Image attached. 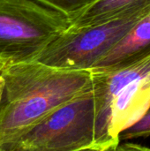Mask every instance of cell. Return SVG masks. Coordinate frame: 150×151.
<instances>
[{"instance_id": "8", "label": "cell", "mask_w": 150, "mask_h": 151, "mask_svg": "<svg viewBox=\"0 0 150 151\" xmlns=\"http://www.w3.org/2000/svg\"><path fill=\"white\" fill-rule=\"evenodd\" d=\"M45 6L59 12L69 21L94 5L100 0H36Z\"/></svg>"}, {"instance_id": "9", "label": "cell", "mask_w": 150, "mask_h": 151, "mask_svg": "<svg viewBox=\"0 0 150 151\" xmlns=\"http://www.w3.org/2000/svg\"><path fill=\"white\" fill-rule=\"evenodd\" d=\"M149 136H150V109L133 125L119 134V142L121 140H131Z\"/></svg>"}, {"instance_id": "6", "label": "cell", "mask_w": 150, "mask_h": 151, "mask_svg": "<svg viewBox=\"0 0 150 151\" xmlns=\"http://www.w3.org/2000/svg\"><path fill=\"white\" fill-rule=\"evenodd\" d=\"M150 56V12L138 20L119 42L90 71L120 69Z\"/></svg>"}, {"instance_id": "10", "label": "cell", "mask_w": 150, "mask_h": 151, "mask_svg": "<svg viewBox=\"0 0 150 151\" xmlns=\"http://www.w3.org/2000/svg\"><path fill=\"white\" fill-rule=\"evenodd\" d=\"M105 151H150V148L144 147L141 145L134 144V143H125L120 144V142Z\"/></svg>"}, {"instance_id": "1", "label": "cell", "mask_w": 150, "mask_h": 151, "mask_svg": "<svg viewBox=\"0 0 150 151\" xmlns=\"http://www.w3.org/2000/svg\"><path fill=\"white\" fill-rule=\"evenodd\" d=\"M0 148L92 88L90 71L57 69L36 61L0 68Z\"/></svg>"}, {"instance_id": "3", "label": "cell", "mask_w": 150, "mask_h": 151, "mask_svg": "<svg viewBox=\"0 0 150 151\" xmlns=\"http://www.w3.org/2000/svg\"><path fill=\"white\" fill-rule=\"evenodd\" d=\"M69 27L65 16L36 0H0V68L34 61Z\"/></svg>"}, {"instance_id": "5", "label": "cell", "mask_w": 150, "mask_h": 151, "mask_svg": "<svg viewBox=\"0 0 150 151\" xmlns=\"http://www.w3.org/2000/svg\"><path fill=\"white\" fill-rule=\"evenodd\" d=\"M95 109L92 88L48 116L0 151L95 150Z\"/></svg>"}, {"instance_id": "11", "label": "cell", "mask_w": 150, "mask_h": 151, "mask_svg": "<svg viewBox=\"0 0 150 151\" xmlns=\"http://www.w3.org/2000/svg\"><path fill=\"white\" fill-rule=\"evenodd\" d=\"M3 92H4V79H3L1 70H0V104H1L2 96H3Z\"/></svg>"}, {"instance_id": "2", "label": "cell", "mask_w": 150, "mask_h": 151, "mask_svg": "<svg viewBox=\"0 0 150 151\" xmlns=\"http://www.w3.org/2000/svg\"><path fill=\"white\" fill-rule=\"evenodd\" d=\"M92 73L95 99V150L118 145L119 134L150 106V56L131 65Z\"/></svg>"}, {"instance_id": "13", "label": "cell", "mask_w": 150, "mask_h": 151, "mask_svg": "<svg viewBox=\"0 0 150 151\" xmlns=\"http://www.w3.org/2000/svg\"><path fill=\"white\" fill-rule=\"evenodd\" d=\"M149 109H150V106H149Z\"/></svg>"}, {"instance_id": "12", "label": "cell", "mask_w": 150, "mask_h": 151, "mask_svg": "<svg viewBox=\"0 0 150 151\" xmlns=\"http://www.w3.org/2000/svg\"><path fill=\"white\" fill-rule=\"evenodd\" d=\"M76 151H95L92 150H76Z\"/></svg>"}, {"instance_id": "4", "label": "cell", "mask_w": 150, "mask_h": 151, "mask_svg": "<svg viewBox=\"0 0 150 151\" xmlns=\"http://www.w3.org/2000/svg\"><path fill=\"white\" fill-rule=\"evenodd\" d=\"M149 12L150 5L103 22L69 27L34 61L57 69L91 71Z\"/></svg>"}, {"instance_id": "7", "label": "cell", "mask_w": 150, "mask_h": 151, "mask_svg": "<svg viewBox=\"0 0 150 151\" xmlns=\"http://www.w3.org/2000/svg\"><path fill=\"white\" fill-rule=\"evenodd\" d=\"M150 5V0H100L70 20V27H79L103 22Z\"/></svg>"}]
</instances>
